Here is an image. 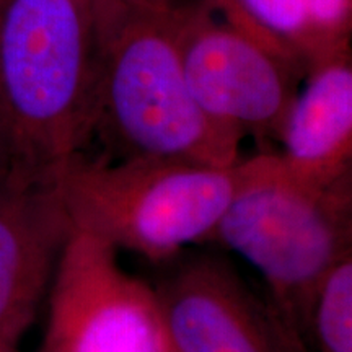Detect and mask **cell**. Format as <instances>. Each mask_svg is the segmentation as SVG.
<instances>
[{
    "mask_svg": "<svg viewBox=\"0 0 352 352\" xmlns=\"http://www.w3.org/2000/svg\"><path fill=\"white\" fill-rule=\"evenodd\" d=\"M100 46L91 0H0V116L10 170L57 179L85 152Z\"/></svg>",
    "mask_w": 352,
    "mask_h": 352,
    "instance_id": "1",
    "label": "cell"
},
{
    "mask_svg": "<svg viewBox=\"0 0 352 352\" xmlns=\"http://www.w3.org/2000/svg\"><path fill=\"white\" fill-rule=\"evenodd\" d=\"M176 3L98 7L91 142H100L101 157L109 160L233 165L243 139L210 120L189 90L176 43Z\"/></svg>",
    "mask_w": 352,
    "mask_h": 352,
    "instance_id": "2",
    "label": "cell"
},
{
    "mask_svg": "<svg viewBox=\"0 0 352 352\" xmlns=\"http://www.w3.org/2000/svg\"><path fill=\"white\" fill-rule=\"evenodd\" d=\"M264 152L228 166L78 153L57 176L70 228L116 250L165 261L212 241L233 197L263 165Z\"/></svg>",
    "mask_w": 352,
    "mask_h": 352,
    "instance_id": "3",
    "label": "cell"
},
{
    "mask_svg": "<svg viewBox=\"0 0 352 352\" xmlns=\"http://www.w3.org/2000/svg\"><path fill=\"white\" fill-rule=\"evenodd\" d=\"M212 241L263 276L267 303L308 344L320 284L352 254V176L314 186L285 175L276 152H264L261 168L233 197Z\"/></svg>",
    "mask_w": 352,
    "mask_h": 352,
    "instance_id": "4",
    "label": "cell"
},
{
    "mask_svg": "<svg viewBox=\"0 0 352 352\" xmlns=\"http://www.w3.org/2000/svg\"><path fill=\"white\" fill-rule=\"evenodd\" d=\"M175 26L184 77L202 111L241 139L277 142L305 72L208 0L176 3Z\"/></svg>",
    "mask_w": 352,
    "mask_h": 352,
    "instance_id": "5",
    "label": "cell"
},
{
    "mask_svg": "<svg viewBox=\"0 0 352 352\" xmlns=\"http://www.w3.org/2000/svg\"><path fill=\"white\" fill-rule=\"evenodd\" d=\"M116 252L70 228L51 277L41 352H176L155 289L122 270Z\"/></svg>",
    "mask_w": 352,
    "mask_h": 352,
    "instance_id": "6",
    "label": "cell"
},
{
    "mask_svg": "<svg viewBox=\"0 0 352 352\" xmlns=\"http://www.w3.org/2000/svg\"><path fill=\"white\" fill-rule=\"evenodd\" d=\"M69 233L57 179L0 171V334L33 323Z\"/></svg>",
    "mask_w": 352,
    "mask_h": 352,
    "instance_id": "7",
    "label": "cell"
},
{
    "mask_svg": "<svg viewBox=\"0 0 352 352\" xmlns=\"http://www.w3.org/2000/svg\"><path fill=\"white\" fill-rule=\"evenodd\" d=\"M155 294L176 352H272L266 307L223 259L191 258Z\"/></svg>",
    "mask_w": 352,
    "mask_h": 352,
    "instance_id": "8",
    "label": "cell"
},
{
    "mask_svg": "<svg viewBox=\"0 0 352 352\" xmlns=\"http://www.w3.org/2000/svg\"><path fill=\"white\" fill-rule=\"evenodd\" d=\"M280 129V170L297 182L329 186L352 176V56H328L307 69Z\"/></svg>",
    "mask_w": 352,
    "mask_h": 352,
    "instance_id": "9",
    "label": "cell"
},
{
    "mask_svg": "<svg viewBox=\"0 0 352 352\" xmlns=\"http://www.w3.org/2000/svg\"><path fill=\"white\" fill-rule=\"evenodd\" d=\"M228 21L303 72L351 50L352 0H208Z\"/></svg>",
    "mask_w": 352,
    "mask_h": 352,
    "instance_id": "10",
    "label": "cell"
},
{
    "mask_svg": "<svg viewBox=\"0 0 352 352\" xmlns=\"http://www.w3.org/2000/svg\"><path fill=\"white\" fill-rule=\"evenodd\" d=\"M310 340L316 352H352V254L320 284L308 324Z\"/></svg>",
    "mask_w": 352,
    "mask_h": 352,
    "instance_id": "11",
    "label": "cell"
},
{
    "mask_svg": "<svg viewBox=\"0 0 352 352\" xmlns=\"http://www.w3.org/2000/svg\"><path fill=\"white\" fill-rule=\"evenodd\" d=\"M272 352H311L308 344L297 334L285 331V329H277L272 334Z\"/></svg>",
    "mask_w": 352,
    "mask_h": 352,
    "instance_id": "12",
    "label": "cell"
},
{
    "mask_svg": "<svg viewBox=\"0 0 352 352\" xmlns=\"http://www.w3.org/2000/svg\"><path fill=\"white\" fill-rule=\"evenodd\" d=\"M21 334L3 333L0 334V352H16L19 351V342Z\"/></svg>",
    "mask_w": 352,
    "mask_h": 352,
    "instance_id": "13",
    "label": "cell"
},
{
    "mask_svg": "<svg viewBox=\"0 0 352 352\" xmlns=\"http://www.w3.org/2000/svg\"><path fill=\"white\" fill-rule=\"evenodd\" d=\"M6 170H10V158H8L6 131H3L2 116H0V171H6Z\"/></svg>",
    "mask_w": 352,
    "mask_h": 352,
    "instance_id": "14",
    "label": "cell"
},
{
    "mask_svg": "<svg viewBox=\"0 0 352 352\" xmlns=\"http://www.w3.org/2000/svg\"><path fill=\"white\" fill-rule=\"evenodd\" d=\"M98 7L116 6V3H176V0H91Z\"/></svg>",
    "mask_w": 352,
    "mask_h": 352,
    "instance_id": "15",
    "label": "cell"
},
{
    "mask_svg": "<svg viewBox=\"0 0 352 352\" xmlns=\"http://www.w3.org/2000/svg\"><path fill=\"white\" fill-rule=\"evenodd\" d=\"M16 352H20V351H16Z\"/></svg>",
    "mask_w": 352,
    "mask_h": 352,
    "instance_id": "16",
    "label": "cell"
}]
</instances>
